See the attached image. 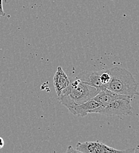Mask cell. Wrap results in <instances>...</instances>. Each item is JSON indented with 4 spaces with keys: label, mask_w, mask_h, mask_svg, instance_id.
I'll return each instance as SVG.
<instances>
[{
    "label": "cell",
    "mask_w": 139,
    "mask_h": 153,
    "mask_svg": "<svg viewBox=\"0 0 139 153\" xmlns=\"http://www.w3.org/2000/svg\"><path fill=\"white\" fill-rule=\"evenodd\" d=\"M101 90L80 82L79 79L70 82L59 96L58 101L66 108L83 104L93 99Z\"/></svg>",
    "instance_id": "cell-1"
},
{
    "label": "cell",
    "mask_w": 139,
    "mask_h": 153,
    "mask_svg": "<svg viewBox=\"0 0 139 153\" xmlns=\"http://www.w3.org/2000/svg\"><path fill=\"white\" fill-rule=\"evenodd\" d=\"M111 79L106 88L119 95L133 98L138 95V85L133 74L126 69L118 67L108 69Z\"/></svg>",
    "instance_id": "cell-2"
},
{
    "label": "cell",
    "mask_w": 139,
    "mask_h": 153,
    "mask_svg": "<svg viewBox=\"0 0 139 153\" xmlns=\"http://www.w3.org/2000/svg\"><path fill=\"white\" fill-rule=\"evenodd\" d=\"M130 97H126L115 100L106 105H100L91 110L90 114L96 113L107 116L129 115L132 114L133 107Z\"/></svg>",
    "instance_id": "cell-3"
},
{
    "label": "cell",
    "mask_w": 139,
    "mask_h": 153,
    "mask_svg": "<svg viewBox=\"0 0 139 153\" xmlns=\"http://www.w3.org/2000/svg\"><path fill=\"white\" fill-rule=\"evenodd\" d=\"M100 73L101 71H85L77 76V79L80 82L98 88L101 91L106 88L101 82Z\"/></svg>",
    "instance_id": "cell-4"
},
{
    "label": "cell",
    "mask_w": 139,
    "mask_h": 153,
    "mask_svg": "<svg viewBox=\"0 0 139 153\" xmlns=\"http://www.w3.org/2000/svg\"><path fill=\"white\" fill-rule=\"evenodd\" d=\"M108 146L97 141L79 142L77 144L76 149L83 153H106Z\"/></svg>",
    "instance_id": "cell-5"
},
{
    "label": "cell",
    "mask_w": 139,
    "mask_h": 153,
    "mask_svg": "<svg viewBox=\"0 0 139 153\" xmlns=\"http://www.w3.org/2000/svg\"><path fill=\"white\" fill-rule=\"evenodd\" d=\"M101 104L99 102L92 99L80 105L69 107L67 108L72 114L80 117H84L88 114H90L91 110L98 107Z\"/></svg>",
    "instance_id": "cell-6"
},
{
    "label": "cell",
    "mask_w": 139,
    "mask_h": 153,
    "mask_svg": "<svg viewBox=\"0 0 139 153\" xmlns=\"http://www.w3.org/2000/svg\"><path fill=\"white\" fill-rule=\"evenodd\" d=\"M70 82L69 78L65 73L62 67H58L53 77V85L58 96H59L62 91L70 84Z\"/></svg>",
    "instance_id": "cell-7"
},
{
    "label": "cell",
    "mask_w": 139,
    "mask_h": 153,
    "mask_svg": "<svg viewBox=\"0 0 139 153\" xmlns=\"http://www.w3.org/2000/svg\"><path fill=\"white\" fill-rule=\"evenodd\" d=\"M126 97L128 96L119 95L108 89H105L100 91L99 93L93 98V100L99 102L101 105H106L115 100Z\"/></svg>",
    "instance_id": "cell-8"
},
{
    "label": "cell",
    "mask_w": 139,
    "mask_h": 153,
    "mask_svg": "<svg viewBox=\"0 0 139 153\" xmlns=\"http://www.w3.org/2000/svg\"><path fill=\"white\" fill-rule=\"evenodd\" d=\"M110 79H111V75H110L109 70H107L105 71H101L100 81L101 84L105 87V88H106V86L109 83Z\"/></svg>",
    "instance_id": "cell-9"
},
{
    "label": "cell",
    "mask_w": 139,
    "mask_h": 153,
    "mask_svg": "<svg viewBox=\"0 0 139 153\" xmlns=\"http://www.w3.org/2000/svg\"><path fill=\"white\" fill-rule=\"evenodd\" d=\"M66 153H83L80 152L79 150H77L76 149H74L71 146H69Z\"/></svg>",
    "instance_id": "cell-10"
},
{
    "label": "cell",
    "mask_w": 139,
    "mask_h": 153,
    "mask_svg": "<svg viewBox=\"0 0 139 153\" xmlns=\"http://www.w3.org/2000/svg\"><path fill=\"white\" fill-rule=\"evenodd\" d=\"M5 13H4L2 8V0H0V16H5Z\"/></svg>",
    "instance_id": "cell-11"
},
{
    "label": "cell",
    "mask_w": 139,
    "mask_h": 153,
    "mask_svg": "<svg viewBox=\"0 0 139 153\" xmlns=\"http://www.w3.org/2000/svg\"><path fill=\"white\" fill-rule=\"evenodd\" d=\"M4 141L1 137H0V149L4 147Z\"/></svg>",
    "instance_id": "cell-12"
},
{
    "label": "cell",
    "mask_w": 139,
    "mask_h": 153,
    "mask_svg": "<svg viewBox=\"0 0 139 153\" xmlns=\"http://www.w3.org/2000/svg\"><path fill=\"white\" fill-rule=\"evenodd\" d=\"M139 146H137L136 148H134V150L133 151V152L132 153H139Z\"/></svg>",
    "instance_id": "cell-13"
}]
</instances>
